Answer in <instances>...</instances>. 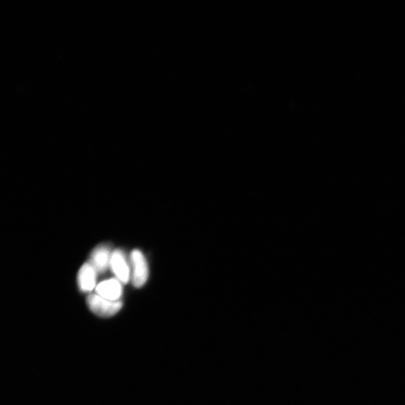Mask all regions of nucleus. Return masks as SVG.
Wrapping results in <instances>:
<instances>
[{
  "mask_svg": "<svg viewBox=\"0 0 405 405\" xmlns=\"http://www.w3.org/2000/svg\"><path fill=\"white\" fill-rule=\"evenodd\" d=\"M86 302L93 313L105 317L116 314L123 306V303L120 301L108 300L98 294L89 295Z\"/></svg>",
  "mask_w": 405,
  "mask_h": 405,
  "instance_id": "1",
  "label": "nucleus"
},
{
  "mask_svg": "<svg viewBox=\"0 0 405 405\" xmlns=\"http://www.w3.org/2000/svg\"><path fill=\"white\" fill-rule=\"evenodd\" d=\"M131 279L134 286L140 288L147 282L149 276L147 262L143 254L139 250H134L131 255Z\"/></svg>",
  "mask_w": 405,
  "mask_h": 405,
  "instance_id": "2",
  "label": "nucleus"
},
{
  "mask_svg": "<svg viewBox=\"0 0 405 405\" xmlns=\"http://www.w3.org/2000/svg\"><path fill=\"white\" fill-rule=\"evenodd\" d=\"M98 295L112 301H119L123 293L121 282L118 279L105 280L98 284L95 288Z\"/></svg>",
  "mask_w": 405,
  "mask_h": 405,
  "instance_id": "3",
  "label": "nucleus"
},
{
  "mask_svg": "<svg viewBox=\"0 0 405 405\" xmlns=\"http://www.w3.org/2000/svg\"><path fill=\"white\" fill-rule=\"evenodd\" d=\"M111 267L119 281L128 283L130 269L122 251L116 250L112 253Z\"/></svg>",
  "mask_w": 405,
  "mask_h": 405,
  "instance_id": "4",
  "label": "nucleus"
},
{
  "mask_svg": "<svg viewBox=\"0 0 405 405\" xmlns=\"http://www.w3.org/2000/svg\"><path fill=\"white\" fill-rule=\"evenodd\" d=\"M112 253L110 248L106 246L95 248L91 255V264L96 272H104L109 266H111Z\"/></svg>",
  "mask_w": 405,
  "mask_h": 405,
  "instance_id": "5",
  "label": "nucleus"
},
{
  "mask_svg": "<svg viewBox=\"0 0 405 405\" xmlns=\"http://www.w3.org/2000/svg\"><path fill=\"white\" fill-rule=\"evenodd\" d=\"M96 270L91 264L84 265L79 272V288L83 292L92 291L96 286Z\"/></svg>",
  "mask_w": 405,
  "mask_h": 405,
  "instance_id": "6",
  "label": "nucleus"
}]
</instances>
